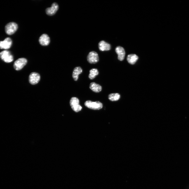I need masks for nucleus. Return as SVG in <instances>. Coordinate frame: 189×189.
<instances>
[{"mask_svg":"<svg viewBox=\"0 0 189 189\" xmlns=\"http://www.w3.org/2000/svg\"><path fill=\"white\" fill-rule=\"evenodd\" d=\"M84 104L89 108L94 110H99L103 107V105L99 101L94 102L88 100L85 102Z\"/></svg>","mask_w":189,"mask_h":189,"instance_id":"f257e3e1","label":"nucleus"},{"mask_svg":"<svg viewBox=\"0 0 189 189\" xmlns=\"http://www.w3.org/2000/svg\"><path fill=\"white\" fill-rule=\"evenodd\" d=\"M18 28V25L14 22H11L8 24L5 27V31L9 35L14 34Z\"/></svg>","mask_w":189,"mask_h":189,"instance_id":"f03ea898","label":"nucleus"},{"mask_svg":"<svg viewBox=\"0 0 189 189\" xmlns=\"http://www.w3.org/2000/svg\"><path fill=\"white\" fill-rule=\"evenodd\" d=\"M70 103L72 109L75 112H78L82 109V107L79 104V100L76 97H72Z\"/></svg>","mask_w":189,"mask_h":189,"instance_id":"7ed1b4c3","label":"nucleus"},{"mask_svg":"<svg viewBox=\"0 0 189 189\" xmlns=\"http://www.w3.org/2000/svg\"><path fill=\"white\" fill-rule=\"evenodd\" d=\"M0 57L5 62L9 63L14 60L13 56L10 52L8 51L5 50L0 53Z\"/></svg>","mask_w":189,"mask_h":189,"instance_id":"20e7f679","label":"nucleus"},{"mask_svg":"<svg viewBox=\"0 0 189 189\" xmlns=\"http://www.w3.org/2000/svg\"><path fill=\"white\" fill-rule=\"evenodd\" d=\"M27 62V60L25 58L19 59L15 62L14 65V68L16 70L19 71L26 65Z\"/></svg>","mask_w":189,"mask_h":189,"instance_id":"39448f33","label":"nucleus"},{"mask_svg":"<svg viewBox=\"0 0 189 189\" xmlns=\"http://www.w3.org/2000/svg\"><path fill=\"white\" fill-rule=\"evenodd\" d=\"M87 59L88 62L91 64H95L99 61V57L98 53L94 51L89 53Z\"/></svg>","mask_w":189,"mask_h":189,"instance_id":"423d86ee","label":"nucleus"},{"mask_svg":"<svg viewBox=\"0 0 189 189\" xmlns=\"http://www.w3.org/2000/svg\"><path fill=\"white\" fill-rule=\"evenodd\" d=\"M40 79V75L36 72H32L30 75L29 82L32 85H35L39 82Z\"/></svg>","mask_w":189,"mask_h":189,"instance_id":"0eeeda50","label":"nucleus"},{"mask_svg":"<svg viewBox=\"0 0 189 189\" xmlns=\"http://www.w3.org/2000/svg\"><path fill=\"white\" fill-rule=\"evenodd\" d=\"M12 44V39L10 38H7L4 41H0V49H8L11 47Z\"/></svg>","mask_w":189,"mask_h":189,"instance_id":"6e6552de","label":"nucleus"},{"mask_svg":"<svg viewBox=\"0 0 189 189\" xmlns=\"http://www.w3.org/2000/svg\"><path fill=\"white\" fill-rule=\"evenodd\" d=\"M58 9L59 6L58 4L54 3L52 4L51 7L46 9V13L48 15L52 16L56 13Z\"/></svg>","mask_w":189,"mask_h":189,"instance_id":"1a4fd4ad","label":"nucleus"},{"mask_svg":"<svg viewBox=\"0 0 189 189\" xmlns=\"http://www.w3.org/2000/svg\"><path fill=\"white\" fill-rule=\"evenodd\" d=\"M39 42L40 44L43 46H46L49 44L50 42V38L46 34H43L40 37Z\"/></svg>","mask_w":189,"mask_h":189,"instance_id":"9d476101","label":"nucleus"},{"mask_svg":"<svg viewBox=\"0 0 189 189\" xmlns=\"http://www.w3.org/2000/svg\"><path fill=\"white\" fill-rule=\"evenodd\" d=\"M115 51L118 55V60L120 61L123 60L125 55V52L123 48L121 46H118L116 48Z\"/></svg>","mask_w":189,"mask_h":189,"instance_id":"9b49d317","label":"nucleus"},{"mask_svg":"<svg viewBox=\"0 0 189 189\" xmlns=\"http://www.w3.org/2000/svg\"><path fill=\"white\" fill-rule=\"evenodd\" d=\"M99 50L101 51H107L110 50L111 48L110 45L104 41H102L99 44Z\"/></svg>","mask_w":189,"mask_h":189,"instance_id":"f8f14e48","label":"nucleus"},{"mask_svg":"<svg viewBox=\"0 0 189 189\" xmlns=\"http://www.w3.org/2000/svg\"><path fill=\"white\" fill-rule=\"evenodd\" d=\"M82 69L80 67H75L74 69L72 77L75 81H77L79 75L82 72Z\"/></svg>","mask_w":189,"mask_h":189,"instance_id":"ddd939ff","label":"nucleus"},{"mask_svg":"<svg viewBox=\"0 0 189 189\" xmlns=\"http://www.w3.org/2000/svg\"><path fill=\"white\" fill-rule=\"evenodd\" d=\"M90 88L95 93H99L102 89L101 86L94 82L91 83L90 85Z\"/></svg>","mask_w":189,"mask_h":189,"instance_id":"4468645a","label":"nucleus"},{"mask_svg":"<svg viewBox=\"0 0 189 189\" xmlns=\"http://www.w3.org/2000/svg\"><path fill=\"white\" fill-rule=\"evenodd\" d=\"M138 57L135 54L129 55L128 56L127 60L128 62L131 64H134L136 62Z\"/></svg>","mask_w":189,"mask_h":189,"instance_id":"2eb2a0df","label":"nucleus"},{"mask_svg":"<svg viewBox=\"0 0 189 189\" xmlns=\"http://www.w3.org/2000/svg\"><path fill=\"white\" fill-rule=\"evenodd\" d=\"M90 72L89 77L90 79H94L99 73L98 70L96 69H92L90 71Z\"/></svg>","mask_w":189,"mask_h":189,"instance_id":"dca6fc26","label":"nucleus"},{"mask_svg":"<svg viewBox=\"0 0 189 189\" xmlns=\"http://www.w3.org/2000/svg\"><path fill=\"white\" fill-rule=\"evenodd\" d=\"M109 99L112 101H117L120 98V95L118 93L111 94L108 96Z\"/></svg>","mask_w":189,"mask_h":189,"instance_id":"f3484780","label":"nucleus"}]
</instances>
